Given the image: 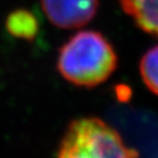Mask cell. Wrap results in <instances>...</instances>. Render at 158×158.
<instances>
[{"mask_svg":"<svg viewBox=\"0 0 158 158\" xmlns=\"http://www.w3.org/2000/svg\"><path fill=\"white\" fill-rule=\"evenodd\" d=\"M56 66L68 82L92 88L115 72L118 55L102 33L85 30L73 35L59 48Z\"/></svg>","mask_w":158,"mask_h":158,"instance_id":"1","label":"cell"},{"mask_svg":"<svg viewBox=\"0 0 158 158\" xmlns=\"http://www.w3.org/2000/svg\"><path fill=\"white\" fill-rule=\"evenodd\" d=\"M121 135L98 118H80L69 124L57 158H137Z\"/></svg>","mask_w":158,"mask_h":158,"instance_id":"2","label":"cell"},{"mask_svg":"<svg viewBox=\"0 0 158 158\" xmlns=\"http://www.w3.org/2000/svg\"><path fill=\"white\" fill-rule=\"evenodd\" d=\"M39 21L33 12L27 9H17L6 19L8 33L17 39L32 41L39 32Z\"/></svg>","mask_w":158,"mask_h":158,"instance_id":"5","label":"cell"},{"mask_svg":"<svg viewBox=\"0 0 158 158\" xmlns=\"http://www.w3.org/2000/svg\"><path fill=\"white\" fill-rule=\"evenodd\" d=\"M139 73L145 86L158 96V45L149 48L143 55L139 63Z\"/></svg>","mask_w":158,"mask_h":158,"instance_id":"6","label":"cell"},{"mask_svg":"<svg viewBox=\"0 0 158 158\" xmlns=\"http://www.w3.org/2000/svg\"><path fill=\"white\" fill-rule=\"evenodd\" d=\"M120 3L138 27L158 36V0H120Z\"/></svg>","mask_w":158,"mask_h":158,"instance_id":"4","label":"cell"},{"mask_svg":"<svg viewBox=\"0 0 158 158\" xmlns=\"http://www.w3.org/2000/svg\"><path fill=\"white\" fill-rule=\"evenodd\" d=\"M41 2L52 24L60 29H76L94 19L99 0H42Z\"/></svg>","mask_w":158,"mask_h":158,"instance_id":"3","label":"cell"}]
</instances>
